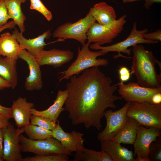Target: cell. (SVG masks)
I'll return each mask as SVG.
<instances>
[{
	"mask_svg": "<svg viewBox=\"0 0 161 161\" xmlns=\"http://www.w3.org/2000/svg\"><path fill=\"white\" fill-rule=\"evenodd\" d=\"M66 85L68 96L65 108L73 125L83 124L87 129H102L101 119L106 110L115 108V101L122 99L114 95L117 84L98 67L87 69L80 75H73Z\"/></svg>",
	"mask_w": 161,
	"mask_h": 161,
	"instance_id": "cell-1",
	"label": "cell"
},
{
	"mask_svg": "<svg viewBox=\"0 0 161 161\" xmlns=\"http://www.w3.org/2000/svg\"><path fill=\"white\" fill-rule=\"evenodd\" d=\"M133 56L130 74L134 75L141 86L150 88L161 87V74H158L155 65L157 60L151 51L138 44L132 46Z\"/></svg>",
	"mask_w": 161,
	"mask_h": 161,
	"instance_id": "cell-2",
	"label": "cell"
},
{
	"mask_svg": "<svg viewBox=\"0 0 161 161\" xmlns=\"http://www.w3.org/2000/svg\"><path fill=\"white\" fill-rule=\"evenodd\" d=\"M90 44L87 42L81 49L78 47V55L76 59L65 70L60 72L59 82L64 80L69 79L73 75H78L84 70L91 67L106 66L108 64V60L105 58H97L98 57L104 55L100 50L92 51L89 48Z\"/></svg>",
	"mask_w": 161,
	"mask_h": 161,
	"instance_id": "cell-3",
	"label": "cell"
},
{
	"mask_svg": "<svg viewBox=\"0 0 161 161\" xmlns=\"http://www.w3.org/2000/svg\"><path fill=\"white\" fill-rule=\"evenodd\" d=\"M126 115L146 127H154L161 129V103L132 102L128 108Z\"/></svg>",
	"mask_w": 161,
	"mask_h": 161,
	"instance_id": "cell-4",
	"label": "cell"
},
{
	"mask_svg": "<svg viewBox=\"0 0 161 161\" xmlns=\"http://www.w3.org/2000/svg\"><path fill=\"white\" fill-rule=\"evenodd\" d=\"M148 32V30L146 28L140 30H138L137 29V23L136 22H134L130 34L125 40L106 46H102L93 43L89 45V47L92 49L100 50L104 55L109 52H117L118 54L113 57L115 59L121 57L129 59L128 58H131V57L122 55L120 52L129 55L131 53V49L128 48L130 47L140 43L155 44L158 43L157 41H149L143 38V34Z\"/></svg>",
	"mask_w": 161,
	"mask_h": 161,
	"instance_id": "cell-5",
	"label": "cell"
},
{
	"mask_svg": "<svg viewBox=\"0 0 161 161\" xmlns=\"http://www.w3.org/2000/svg\"><path fill=\"white\" fill-rule=\"evenodd\" d=\"M95 22V19L89 11L85 17L75 22H68L59 26L53 33L52 36L63 40L75 39L84 46L87 39V32Z\"/></svg>",
	"mask_w": 161,
	"mask_h": 161,
	"instance_id": "cell-6",
	"label": "cell"
},
{
	"mask_svg": "<svg viewBox=\"0 0 161 161\" xmlns=\"http://www.w3.org/2000/svg\"><path fill=\"white\" fill-rule=\"evenodd\" d=\"M126 17V15H123L106 25H101L95 22L87 32V42L89 44L93 42L100 45L111 43L123 30Z\"/></svg>",
	"mask_w": 161,
	"mask_h": 161,
	"instance_id": "cell-7",
	"label": "cell"
},
{
	"mask_svg": "<svg viewBox=\"0 0 161 161\" xmlns=\"http://www.w3.org/2000/svg\"><path fill=\"white\" fill-rule=\"evenodd\" d=\"M21 149L22 152H30L36 155L65 154L71 155L60 142L53 137L46 139L33 140L22 134L20 135Z\"/></svg>",
	"mask_w": 161,
	"mask_h": 161,
	"instance_id": "cell-8",
	"label": "cell"
},
{
	"mask_svg": "<svg viewBox=\"0 0 161 161\" xmlns=\"http://www.w3.org/2000/svg\"><path fill=\"white\" fill-rule=\"evenodd\" d=\"M3 138V159L6 161H22L23 158L20 135L24 132V127L16 129L9 122L2 128Z\"/></svg>",
	"mask_w": 161,
	"mask_h": 161,
	"instance_id": "cell-9",
	"label": "cell"
},
{
	"mask_svg": "<svg viewBox=\"0 0 161 161\" xmlns=\"http://www.w3.org/2000/svg\"><path fill=\"white\" fill-rule=\"evenodd\" d=\"M131 102H127L123 107L117 110L113 111L110 109L105 111L104 116L106 119V125L104 129L97 134L98 140L100 141L113 140L129 118L126 112Z\"/></svg>",
	"mask_w": 161,
	"mask_h": 161,
	"instance_id": "cell-10",
	"label": "cell"
},
{
	"mask_svg": "<svg viewBox=\"0 0 161 161\" xmlns=\"http://www.w3.org/2000/svg\"><path fill=\"white\" fill-rule=\"evenodd\" d=\"M117 84L118 93L127 102L152 103V96L156 94L161 93V87L150 88L141 86L137 82H130L125 84L121 81Z\"/></svg>",
	"mask_w": 161,
	"mask_h": 161,
	"instance_id": "cell-11",
	"label": "cell"
},
{
	"mask_svg": "<svg viewBox=\"0 0 161 161\" xmlns=\"http://www.w3.org/2000/svg\"><path fill=\"white\" fill-rule=\"evenodd\" d=\"M161 129L154 127L147 128L139 124L136 137L133 144L134 155L140 156L146 161H151L148 158L149 146L161 135Z\"/></svg>",
	"mask_w": 161,
	"mask_h": 161,
	"instance_id": "cell-12",
	"label": "cell"
},
{
	"mask_svg": "<svg viewBox=\"0 0 161 161\" xmlns=\"http://www.w3.org/2000/svg\"><path fill=\"white\" fill-rule=\"evenodd\" d=\"M18 58L25 61L28 66L29 74L26 78L24 84L26 89L30 91L41 90L42 88L43 84L41 66L35 57L24 49L21 50Z\"/></svg>",
	"mask_w": 161,
	"mask_h": 161,
	"instance_id": "cell-13",
	"label": "cell"
},
{
	"mask_svg": "<svg viewBox=\"0 0 161 161\" xmlns=\"http://www.w3.org/2000/svg\"><path fill=\"white\" fill-rule=\"evenodd\" d=\"M73 55V52L70 50L53 48L44 49L35 57L41 66L48 65L57 68L70 62Z\"/></svg>",
	"mask_w": 161,
	"mask_h": 161,
	"instance_id": "cell-14",
	"label": "cell"
},
{
	"mask_svg": "<svg viewBox=\"0 0 161 161\" xmlns=\"http://www.w3.org/2000/svg\"><path fill=\"white\" fill-rule=\"evenodd\" d=\"M52 137L59 141L64 147L72 153L76 152L81 146H83V134L75 131L65 132L60 125L58 121L52 130Z\"/></svg>",
	"mask_w": 161,
	"mask_h": 161,
	"instance_id": "cell-15",
	"label": "cell"
},
{
	"mask_svg": "<svg viewBox=\"0 0 161 161\" xmlns=\"http://www.w3.org/2000/svg\"><path fill=\"white\" fill-rule=\"evenodd\" d=\"M22 33L15 28L12 35L18 42L21 50L27 49L28 52L34 56L44 50L47 44L45 39H48L51 35V30H49L36 38L27 39L23 36Z\"/></svg>",
	"mask_w": 161,
	"mask_h": 161,
	"instance_id": "cell-16",
	"label": "cell"
},
{
	"mask_svg": "<svg viewBox=\"0 0 161 161\" xmlns=\"http://www.w3.org/2000/svg\"><path fill=\"white\" fill-rule=\"evenodd\" d=\"M34 106V103L27 102L25 97H18L13 101L10 108L11 114L18 128L24 127L30 123L31 110Z\"/></svg>",
	"mask_w": 161,
	"mask_h": 161,
	"instance_id": "cell-17",
	"label": "cell"
},
{
	"mask_svg": "<svg viewBox=\"0 0 161 161\" xmlns=\"http://www.w3.org/2000/svg\"><path fill=\"white\" fill-rule=\"evenodd\" d=\"M68 96L67 89L64 90H59L52 105L47 109L42 111H38L33 108L31 110L32 114L46 117L56 123L61 113L65 110L63 106Z\"/></svg>",
	"mask_w": 161,
	"mask_h": 161,
	"instance_id": "cell-18",
	"label": "cell"
},
{
	"mask_svg": "<svg viewBox=\"0 0 161 161\" xmlns=\"http://www.w3.org/2000/svg\"><path fill=\"white\" fill-rule=\"evenodd\" d=\"M101 149L110 156L113 161H135L132 151L113 140L100 141Z\"/></svg>",
	"mask_w": 161,
	"mask_h": 161,
	"instance_id": "cell-19",
	"label": "cell"
},
{
	"mask_svg": "<svg viewBox=\"0 0 161 161\" xmlns=\"http://www.w3.org/2000/svg\"><path fill=\"white\" fill-rule=\"evenodd\" d=\"M89 11L96 21L101 25H108L116 20V15L114 8L105 2L95 4L90 9Z\"/></svg>",
	"mask_w": 161,
	"mask_h": 161,
	"instance_id": "cell-20",
	"label": "cell"
},
{
	"mask_svg": "<svg viewBox=\"0 0 161 161\" xmlns=\"http://www.w3.org/2000/svg\"><path fill=\"white\" fill-rule=\"evenodd\" d=\"M17 59L0 56V76L8 82L12 89L16 88L18 83Z\"/></svg>",
	"mask_w": 161,
	"mask_h": 161,
	"instance_id": "cell-21",
	"label": "cell"
},
{
	"mask_svg": "<svg viewBox=\"0 0 161 161\" xmlns=\"http://www.w3.org/2000/svg\"><path fill=\"white\" fill-rule=\"evenodd\" d=\"M21 49L18 42L12 35L5 32L0 36V55L17 59Z\"/></svg>",
	"mask_w": 161,
	"mask_h": 161,
	"instance_id": "cell-22",
	"label": "cell"
},
{
	"mask_svg": "<svg viewBox=\"0 0 161 161\" xmlns=\"http://www.w3.org/2000/svg\"><path fill=\"white\" fill-rule=\"evenodd\" d=\"M138 124L135 120L129 117L112 140L120 144H133L136 137Z\"/></svg>",
	"mask_w": 161,
	"mask_h": 161,
	"instance_id": "cell-23",
	"label": "cell"
},
{
	"mask_svg": "<svg viewBox=\"0 0 161 161\" xmlns=\"http://www.w3.org/2000/svg\"><path fill=\"white\" fill-rule=\"evenodd\" d=\"M26 0H4L10 18L13 20L16 25L18 26L20 32L22 33L25 31L24 23L26 17L22 12L21 5Z\"/></svg>",
	"mask_w": 161,
	"mask_h": 161,
	"instance_id": "cell-24",
	"label": "cell"
},
{
	"mask_svg": "<svg viewBox=\"0 0 161 161\" xmlns=\"http://www.w3.org/2000/svg\"><path fill=\"white\" fill-rule=\"evenodd\" d=\"M75 152L73 161H113L107 153L102 150L97 151L81 146Z\"/></svg>",
	"mask_w": 161,
	"mask_h": 161,
	"instance_id": "cell-25",
	"label": "cell"
},
{
	"mask_svg": "<svg viewBox=\"0 0 161 161\" xmlns=\"http://www.w3.org/2000/svg\"><path fill=\"white\" fill-rule=\"evenodd\" d=\"M24 128L28 138L31 140H41L52 137V131L43 129L30 123Z\"/></svg>",
	"mask_w": 161,
	"mask_h": 161,
	"instance_id": "cell-26",
	"label": "cell"
},
{
	"mask_svg": "<svg viewBox=\"0 0 161 161\" xmlns=\"http://www.w3.org/2000/svg\"><path fill=\"white\" fill-rule=\"evenodd\" d=\"M68 155L65 154L36 155L23 158L22 161H68Z\"/></svg>",
	"mask_w": 161,
	"mask_h": 161,
	"instance_id": "cell-27",
	"label": "cell"
},
{
	"mask_svg": "<svg viewBox=\"0 0 161 161\" xmlns=\"http://www.w3.org/2000/svg\"><path fill=\"white\" fill-rule=\"evenodd\" d=\"M30 123L43 129L52 131L55 127L56 123L46 117L32 114L30 119Z\"/></svg>",
	"mask_w": 161,
	"mask_h": 161,
	"instance_id": "cell-28",
	"label": "cell"
},
{
	"mask_svg": "<svg viewBox=\"0 0 161 161\" xmlns=\"http://www.w3.org/2000/svg\"><path fill=\"white\" fill-rule=\"evenodd\" d=\"M148 158L151 161H161V136L152 142L149 148Z\"/></svg>",
	"mask_w": 161,
	"mask_h": 161,
	"instance_id": "cell-29",
	"label": "cell"
},
{
	"mask_svg": "<svg viewBox=\"0 0 161 161\" xmlns=\"http://www.w3.org/2000/svg\"><path fill=\"white\" fill-rule=\"evenodd\" d=\"M30 9L36 10L41 13L48 21H50L52 18L51 12L43 4L41 0H30Z\"/></svg>",
	"mask_w": 161,
	"mask_h": 161,
	"instance_id": "cell-30",
	"label": "cell"
},
{
	"mask_svg": "<svg viewBox=\"0 0 161 161\" xmlns=\"http://www.w3.org/2000/svg\"><path fill=\"white\" fill-rule=\"evenodd\" d=\"M10 18L4 0H0V27L6 24Z\"/></svg>",
	"mask_w": 161,
	"mask_h": 161,
	"instance_id": "cell-31",
	"label": "cell"
},
{
	"mask_svg": "<svg viewBox=\"0 0 161 161\" xmlns=\"http://www.w3.org/2000/svg\"><path fill=\"white\" fill-rule=\"evenodd\" d=\"M143 38L151 41H161V30L159 29L150 33H144L143 35Z\"/></svg>",
	"mask_w": 161,
	"mask_h": 161,
	"instance_id": "cell-32",
	"label": "cell"
},
{
	"mask_svg": "<svg viewBox=\"0 0 161 161\" xmlns=\"http://www.w3.org/2000/svg\"><path fill=\"white\" fill-rule=\"evenodd\" d=\"M118 72L120 81L123 82L129 79L130 77V70L126 67L124 66L121 67Z\"/></svg>",
	"mask_w": 161,
	"mask_h": 161,
	"instance_id": "cell-33",
	"label": "cell"
},
{
	"mask_svg": "<svg viewBox=\"0 0 161 161\" xmlns=\"http://www.w3.org/2000/svg\"><path fill=\"white\" fill-rule=\"evenodd\" d=\"M0 114L3 115L8 120L12 118L11 108L2 106L0 104Z\"/></svg>",
	"mask_w": 161,
	"mask_h": 161,
	"instance_id": "cell-34",
	"label": "cell"
},
{
	"mask_svg": "<svg viewBox=\"0 0 161 161\" xmlns=\"http://www.w3.org/2000/svg\"><path fill=\"white\" fill-rule=\"evenodd\" d=\"M3 142L2 129L0 128V161H3Z\"/></svg>",
	"mask_w": 161,
	"mask_h": 161,
	"instance_id": "cell-35",
	"label": "cell"
},
{
	"mask_svg": "<svg viewBox=\"0 0 161 161\" xmlns=\"http://www.w3.org/2000/svg\"><path fill=\"white\" fill-rule=\"evenodd\" d=\"M16 25V24L13 21H10L6 24L0 27V33L7 29H12L14 28Z\"/></svg>",
	"mask_w": 161,
	"mask_h": 161,
	"instance_id": "cell-36",
	"label": "cell"
},
{
	"mask_svg": "<svg viewBox=\"0 0 161 161\" xmlns=\"http://www.w3.org/2000/svg\"><path fill=\"white\" fill-rule=\"evenodd\" d=\"M8 120L2 114H0V128L2 129L9 124Z\"/></svg>",
	"mask_w": 161,
	"mask_h": 161,
	"instance_id": "cell-37",
	"label": "cell"
},
{
	"mask_svg": "<svg viewBox=\"0 0 161 161\" xmlns=\"http://www.w3.org/2000/svg\"><path fill=\"white\" fill-rule=\"evenodd\" d=\"M152 103L158 104L161 103V93L154 94L152 98Z\"/></svg>",
	"mask_w": 161,
	"mask_h": 161,
	"instance_id": "cell-38",
	"label": "cell"
},
{
	"mask_svg": "<svg viewBox=\"0 0 161 161\" xmlns=\"http://www.w3.org/2000/svg\"><path fill=\"white\" fill-rule=\"evenodd\" d=\"M144 7L147 10H149L154 3H161V0H144Z\"/></svg>",
	"mask_w": 161,
	"mask_h": 161,
	"instance_id": "cell-39",
	"label": "cell"
},
{
	"mask_svg": "<svg viewBox=\"0 0 161 161\" xmlns=\"http://www.w3.org/2000/svg\"><path fill=\"white\" fill-rule=\"evenodd\" d=\"M9 88H10L9 83L0 76V90Z\"/></svg>",
	"mask_w": 161,
	"mask_h": 161,
	"instance_id": "cell-40",
	"label": "cell"
},
{
	"mask_svg": "<svg viewBox=\"0 0 161 161\" xmlns=\"http://www.w3.org/2000/svg\"><path fill=\"white\" fill-rule=\"evenodd\" d=\"M124 3H126L128 2H134L137 1L141 0H121Z\"/></svg>",
	"mask_w": 161,
	"mask_h": 161,
	"instance_id": "cell-41",
	"label": "cell"
}]
</instances>
